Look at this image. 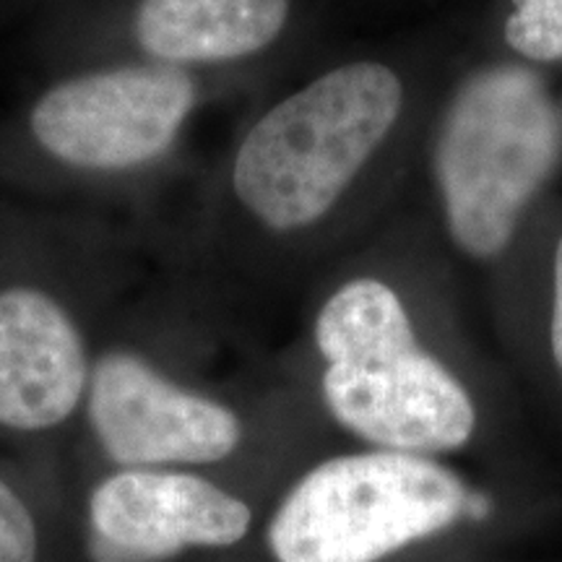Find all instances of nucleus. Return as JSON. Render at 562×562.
<instances>
[{
	"instance_id": "obj_9",
	"label": "nucleus",
	"mask_w": 562,
	"mask_h": 562,
	"mask_svg": "<svg viewBox=\"0 0 562 562\" xmlns=\"http://www.w3.org/2000/svg\"><path fill=\"white\" fill-rule=\"evenodd\" d=\"M290 16V0H140L136 37L165 63H222L263 50Z\"/></svg>"
},
{
	"instance_id": "obj_7",
	"label": "nucleus",
	"mask_w": 562,
	"mask_h": 562,
	"mask_svg": "<svg viewBox=\"0 0 562 562\" xmlns=\"http://www.w3.org/2000/svg\"><path fill=\"white\" fill-rule=\"evenodd\" d=\"M94 562H161L188 547H229L250 529V508L201 476L121 472L91 495Z\"/></svg>"
},
{
	"instance_id": "obj_10",
	"label": "nucleus",
	"mask_w": 562,
	"mask_h": 562,
	"mask_svg": "<svg viewBox=\"0 0 562 562\" xmlns=\"http://www.w3.org/2000/svg\"><path fill=\"white\" fill-rule=\"evenodd\" d=\"M505 40L531 60L562 58V0H513Z\"/></svg>"
},
{
	"instance_id": "obj_12",
	"label": "nucleus",
	"mask_w": 562,
	"mask_h": 562,
	"mask_svg": "<svg viewBox=\"0 0 562 562\" xmlns=\"http://www.w3.org/2000/svg\"><path fill=\"white\" fill-rule=\"evenodd\" d=\"M552 355L562 375V237L554 250V305H552Z\"/></svg>"
},
{
	"instance_id": "obj_3",
	"label": "nucleus",
	"mask_w": 562,
	"mask_h": 562,
	"mask_svg": "<svg viewBox=\"0 0 562 562\" xmlns=\"http://www.w3.org/2000/svg\"><path fill=\"white\" fill-rule=\"evenodd\" d=\"M560 157V112L542 79L510 63L474 70L448 104L435 144L453 243L474 258L508 248Z\"/></svg>"
},
{
	"instance_id": "obj_6",
	"label": "nucleus",
	"mask_w": 562,
	"mask_h": 562,
	"mask_svg": "<svg viewBox=\"0 0 562 562\" xmlns=\"http://www.w3.org/2000/svg\"><path fill=\"white\" fill-rule=\"evenodd\" d=\"M89 419L110 459L123 467L214 463L243 438L235 412L180 389L128 351L94 364Z\"/></svg>"
},
{
	"instance_id": "obj_8",
	"label": "nucleus",
	"mask_w": 562,
	"mask_h": 562,
	"mask_svg": "<svg viewBox=\"0 0 562 562\" xmlns=\"http://www.w3.org/2000/svg\"><path fill=\"white\" fill-rule=\"evenodd\" d=\"M87 355L68 313L32 286L0 292V422L47 430L79 406Z\"/></svg>"
},
{
	"instance_id": "obj_4",
	"label": "nucleus",
	"mask_w": 562,
	"mask_h": 562,
	"mask_svg": "<svg viewBox=\"0 0 562 562\" xmlns=\"http://www.w3.org/2000/svg\"><path fill=\"white\" fill-rule=\"evenodd\" d=\"M469 492L427 456H339L294 484L269 526L277 562H378L451 529Z\"/></svg>"
},
{
	"instance_id": "obj_5",
	"label": "nucleus",
	"mask_w": 562,
	"mask_h": 562,
	"mask_svg": "<svg viewBox=\"0 0 562 562\" xmlns=\"http://www.w3.org/2000/svg\"><path fill=\"white\" fill-rule=\"evenodd\" d=\"M193 104L195 87L180 68H112L42 94L32 110V133L66 165L131 170L170 149Z\"/></svg>"
},
{
	"instance_id": "obj_1",
	"label": "nucleus",
	"mask_w": 562,
	"mask_h": 562,
	"mask_svg": "<svg viewBox=\"0 0 562 562\" xmlns=\"http://www.w3.org/2000/svg\"><path fill=\"white\" fill-rule=\"evenodd\" d=\"M315 344L326 360L323 398L339 425L383 451L446 453L472 440L467 389L419 347L398 294L355 279L323 305Z\"/></svg>"
},
{
	"instance_id": "obj_11",
	"label": "nucleus",
	"mask_w": 562,
	"mask_h": 562,
	"mask_svg": "<svg viewBox=\"0 0 562 562\" xmlns=\"http://www.w3.org/2000/svg\"><path fill=\"white\" fill-rule=\"evenodd\" d=\"M37 560V529L24 501L0 480V562Z\"/></svg>"
},
{
	"instance_id": "obj_2",
	"label": "nucleus",
	"mask_w": 562,
	"mask_h": 562,
	"mask_svg": "<svg viewBox=\"0 0 562 562\" xmlns=\"http://www.w3.org/2000/svg\"><path fill=\"white\" fill-rule=\"evenodd\" d=\"M398 76L381 63L328 70L252 125L232 182L266 227L292 232L328 214L402 112Z\"/></svg>"
}]
</instances>
